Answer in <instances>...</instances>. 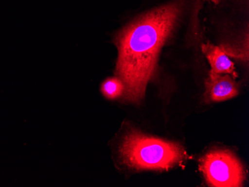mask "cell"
<instances>
[{
    "label": "cell",
    "instance_id": "52a82bcc",
    "mask_svg": "<svg viewBox=\"0 0 249 187\" xmlns=\"http://www.w3.org/2000/svg\"><path fill=\"white\" fill-rule=\"evenodd\" d=\"M210 1H211V2H213V3L216 4V5H217V4L219 3V1H220V0H210Z\"/></svg>",
    "mask_w": 249,
    "mask_h": 187
},
{
    "label": "cell",
    "instance_id": "3957f363",
    "mask_svg": "<svg viewBox=\"0 0 249 187\" xmlns=\"http://www.w3.org/2000/svg\"><path fill=\"white\" fill-rule=\"evenodd\" d=\"M200 170L211 187H238L244 182L243 165L229 151L208 152L201 160Z\"/></svg>",
    "mask_w": 249,
    "mask_h": 187
},
{
    "label": "cell",
    "instance_id": "8992f818",
    "mask_svg": "<svg viewBox=\"0 0 249 187\" xmlns=\"http://www.w3.org/2000/svg\"><path fill=\"white\" fill-rule=\"evenodd\" d=\"M101 90L107 99L115 100L124 93V85L118 77L109 78L103 82Z\"/></svg>",
    "mask_w": 249,
    "mask_h": 187
},
{
    "label": "cell",
    "instance_id": "277c9868",
    "mask_svg": "<svg viewBox=\"0 0 249 187\" xmlns=\"http://www.w3.org/2000/svg\"><path fill=\"white\" fill-rule=\"evenodd\" d=\"M205 100L208 102H222L237 96L239 88L233 78L228 74L210 72L205 82Z\"/></svg>",
    "mask_w": 249,
    "mask_h": 187
},
{
    "label": "cell",
    "instance_id": "6da1fadb",
    "mask_svg": "<svg viewBox=\"0 0 249 187\" xmlns=\"http://www.w3.org/2000/svg\"><path fill=\"white\" fill-rule=\"evenodd\" d=\"M181 1L171 2L142 15L123 28L115 37L118 49L116 75L124 85V100L139 103L155 75L158 54L182 11Z\"/></svg>",
    "mask_w": 249,
    "mask_h": 187
},
{
    "label": "cell",
    "instance_id": "7a4b0ae2",
    "mask_svg": "<svg viewBox=\"0 0 249 187\" xmlns=\"http://www.w3.org/2000/svg\"><path fill=\"white\" fill-rule=\"evenodd\" d=\"M119 152L123 163L138 170H169L187 157L180 145L147 136L135 131L124 136Z\"/></svg>",
    "mask_w": 249,
    "mask_h": 187
},
{
    "label": "cell",
    "instance_id": "5b68a950",
    "mask_svg": "<svg viewBox=\"0 0 249 187\" xmlns=\"http://www.w3.org/2000/svg\"><path fill=\"white\" fill-rule=\"evenodd\" d=\"M202 51L206 56L211 66V72L218 74H231L236 78L237 74L235 71L234 64L229 59L226 53L221 47L213 45L211 43L203 44Z\"/></svg>",
    "mask_w": 249,
    "mask_h": 187
}]
</instances>
